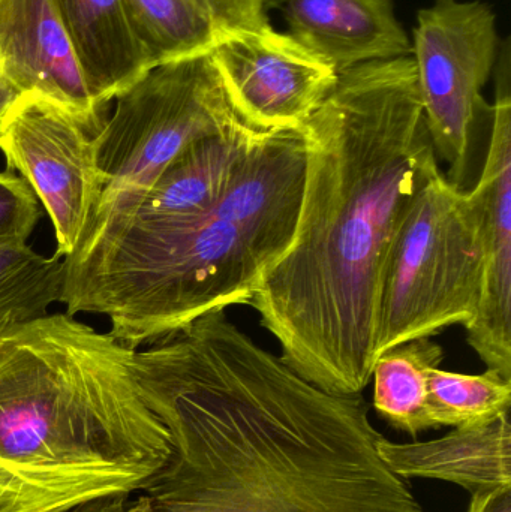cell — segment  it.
Segmentation results:
<instances>
[{
    "mask_svg": "<svg viewBox=\"0 0 511 512\" xmlns=\"http://www.w3.org/2000/svg\"><path fill=\"white\" fill-rule=\"evenodd\" d=\"M63 283L62 256L36 254L27 243L0 246V325L47 316L62 303Z\"/></svg>",
    "mask_w": 511,
    "mask_h": 512,
    "instance_id": "e0dca14e",
    "label": "cell"
},
{
    "mask_svg": "<svg viewBox=\"0 0 511 512\" xmlns=\"http://www.w3.org/2000/svg\"><path fill=\"white\" fill-rule=\"evenodd\" d=\"M129 498H131V496L102 499V501L92 502V504L83 505V507H78L68 512H123Z\"/></svg>",
    "mask_w": 511,
    "mask_h": 512,
    "instance_id": "603a6c76",
    "label": "cell"
},
{
    "mask_svg": "<svg viewBox=\"0 0 511 512\" xmlns=\"http://www.w3.org/2000/svg\"><path fill=\"white\" fill-rule=\"evenodd\" d=\"M228 99L260 132L300 131L338 83V72L269 21L210 51Z\"/></svg>",
    "mask_w": 511,
    "mask_h": 512,
    "instance_id": "9c48e42d",
    "label": "cell"
},
{
    "mask_svg": "<svg viewBox=\"0 0 511 512\" xmlns=\"http://www.w3.org/2000/svg\"><path fill=\"white\" fill-rule=\"evenodd\" d=\"M378 453L387 468L404 480L444 481L470 495L511 487L510 414L485 424L455 427L432 441L396 444L383 438Z\"/></svg>",
    "mask_w": 511,
    "mask_h": 512,
    "instance_id": "5bb4252c",
    "label": "cell"
},
{
    "mask_svg": "<svg viewBox=\"0 0 511 512\" xmlns=\"http://www.w3.org/2000/svg\"><path fill=\"white\" fill-rule=\"evenodd\" d=\"M95 134L77 117L38 93L17 99L0 131L6 168L29 183L47 210L56 255L66 258L80 242L102 192Z\"/></svg>",
    "mask_w": 511,
    "mask_h": 512,
    "instance_id": "ba28073f",
    "label": "cell"
},
{
    "mask_svg": "<svg viewBox=\"0 0 511 512\" xmlns=\"http://www.w3.org/2000/svg\"><path fill=\"white\" fill-rule=\"evenodd\" d=\"M276 6L288 35L338 74L413 53L393 0H279Z\"/></svg>",
    "mask_w": 511,
    "mask_h": 512,
    "instance_id": "4fadbf2b",
    "label": "cell"
},
{
    "mask_svg": "<svg viewBox=\"0 0 511 512\" xmlns=\"http://www.w3.org/2000/svg\"><path fill=\"white\" fill-rule=\"evenodd\" d=\"M300 131L269 132L200 215L159 222L90 218L63 258L68 315L99 313L129 348L201 316L248 304L294 239L303 182Z\"/></svg>",
    "mask_w": 511,
    "mask_h": 512,
    "instance_id": "3957f363",
    "label": "cell"
},
{
    "mask_svg": "<svg viewBox=\"0 0 511 512\" xmlns=\"http://www.w3.org/2000/svg\"><path fill=\"white\" fill-rule=\"evenodd\" d=\"M0 69L21 93H38L77 117L92 134L105 108L81 74L53 0H0Z\"/></svg>",
    "mask_w": 511,
    "mask_h": 512,
    "instance_id": "8fae6325",
    "label": "cell"
},
{
    "mask_svg": "<svg viewBox=\"0 0 511 512\" xmlns=\"http://www.w3.org/2000/svg\"><path fill=\"white\" fill-rule=\"evenodd\" d=\"M267 134L243 125L194 141L143 191L96 201L90 218L159 222L200 215L218 203Z\"/></svg>",
    "mask_w": 511,
    "mask_h": 512,
    "instance_id": "7c38bea8",
    "label": "cell"
},
{
    "mask_svg": "<svg viewBox=\"0 0 511 512\" xmlns=\"http://www.w3.org/2000/svg\"><path fill=\"white\" fill-rule=\"evenodd\" d=\"M41 219L29 183L14 171H0V246L24 245Z\"/></svg>",
    "mask_w": 511,
    "mask_h": 512,
    "instance_id": "ffe728a7",
    "label": "cell"
},
{
    "mask_svg": "<svg viewBox=\"0 0 511 512\" xmlns=\"http://www.w3.org/2000/svg\"><path fill=\"white\" fill-rule=\"evenodd\" d=\"M171 456L123 512H426L378 453L362 394H333L222 312L132 357Z\"/></svg>",
    "mask_w": 511,
    "mask_h": 512,
    "instance_id": "6da1fadb",
    "label": "cell"
},
{
    "mask_svg": "<svg viewBox=\"0 0 511 512\" xmlns=\"http://www.w3.org/2000/svg\"><path fill=\"white\" fill-rule=\"evenodd\" d=\"M501 38L497 15L482 0H434L420 9L413 62L435 152L462 186L483 87L494 74Z\"/></svg>",
    "mask_w": 511,
    "mask_h": 512,
    "instance_id": "52a82bcc",
    "label": "cell"
},
{
    "mask_svg": "<svg viewBox=\"0 0 511 512\" xmlns=\"http://www.w3.org/2000/svg\"><path fill=\"white\" fill-rule=\"evenodd\" d=\"M491 138L479 182L471 195L480 213L483 283L467 342L486 369L511 379V51L501 39L495 63Z\"/></svg>",
    "mask_w": 511,
    "mask_h": 512,
    "instance_id": "30bf717a",
    "label": "cell"
},
{
    "mask_svg": "<svg viewBox=\"0 0 511 512\" xmlns=\"http://www.w3.org/2000/svg\"><path fill=\"white\" fill-rule=\"evenodd\" d=\"M269 0H171L194 56L209 54L216 45L243 30L267 23Z\"/></svg>",
    "mask_w": 511,
    "mask_h": 512,
    "instance_id": "d6986e66",
    "label": "cell"
},
{
    "mask_svg": "<svg viewBox=\"0 0 511 512\" xmlns=\"http://www.w3.org/2000/svg\"><path fill=\"white\" fill-rule=\"evenodd\" d=\"M482 283L479 207L440 168L411 201L387 256L375 361L402 343L467 325L479 307Z\"/></svg>",
    "mask_w": 511,
    "mask_h": 512,
    "instance_id": "5b68a950",
    "label": "cell"
},
{
    "mask_svg": "<svg viewBox=\"0 0 511 512\" xmlns=\"http://www.w3.org/2000/svg\"><path fill=\"white\" fill-rule=\"evenodd\" d=\"M134 348L54 313L0 325V512H68L143 492L171 456Z\"/></svg>",
    "mask_w": 511,
    "mask_h": 512,
    "instance_id": "277c9868",
    "label": "cell"
},
{
    "mask_svg": "<svg viewBox=\"0 0 511 512\" xmlns=\"http://www.w3.org/2000/svg\"><path fill=\"white\" fill-rule=\"evenodd\" d=\"M300 132L296 233L248 304L294 372L329 393L362 394L387 256L411 201L440 170L413 57L339 72Z\"/></svg>",
    "mask_w": 511,
    "mask_h": 512,
    "instance_id": "7a4b0ae2",
    "label": "cell"
},
{
    "mask_svg": "<svg viewBox=\"0 0 511 512\" xmlns=\"http://www.w3.org/2000/svg\"><path fill=\"white\" fill-rule=\"evenodd\" d=\"M468 512H511V487L471 495Z\"/></svg>",
    "mask_w": 511,
    "mask_h": 512,
    "instance_id": "44dd1931",
    "label": "cell"
},
{
    "mask_svg": "<svg viewBox=\"0 0 511 512\" xmlns=\"http://www.w3.org/2000/svg\"><path fill=\"white\" fill-rule=\"evenodd\" d=\"M428 385L429 417L434 429L485 424L510 414L511 379L494 370L465 375L434 367Z\"/></svg>",
    "mask_w": 511,
    "mask_h": 512,
    "instance_id": "ac0fdd59",
    "label": "cell"
},
{
    "mask_svg": "<svg viewBox=\"0 0 511 512\" xmlns=\"http://www.w3.org/2000/svg\"><path fill=\"white\" fill-rule=\"evenodd\" d=\"M113 101L95 137L98 201L143 191L189 144L248 125L210 54L153 66Z\"/></svg>",
    "mask_w": 511,
    "mask_h": 512,
    "instance_id": "8992f818",
    "label": "cell"
},
{
    "mask_svg": "<svg viewBox=\"0 0 511 512\" xmlns=\"http://www.w3.org/2000/svg\"><path fill=\"white\" fill-rule=\"evenodd\" d=\"M443 360V346L428 337L384 352L372 369L375 411L413 438L434 429L429 417V372Z\"/></svg>",
    "mask_w": 511,
    "mask_h": 512,
    "instance_id": "2e32d148",
    "label": "cell"
},
{
    "mask_svg": "<svg viewBox=\"0 0 511 512\" xmlns=\"http://www.w3.org/2000/svg\"><path fill=\"white\" fill-rule=\"evenodd\" d=\"M53 5L84 81L105 110L153 68L126 0H53Z\"/></svg>",
    "mask_w": 511,
    "mask_h": 512,
    "instance_id": "9a60e30c",
    "label": "cell"
},
{
    "mask_svg": "<svg viewBox=\"0 0 511 512\" xmlns=\"http://www.w3.org/2000/svg\"><path fill=\"white\" fill-rule=\"evenodd\" d=\"M21 95L23 93L17 89V86L0 69V131H2L3 120L8 116L12 105L17 102Z\"/></svg>",
    "mask_w": 511,
    "mask_h": 512,
    "instance_id": "7402d4cb",
    "label": "cell"
}]
</instances>
